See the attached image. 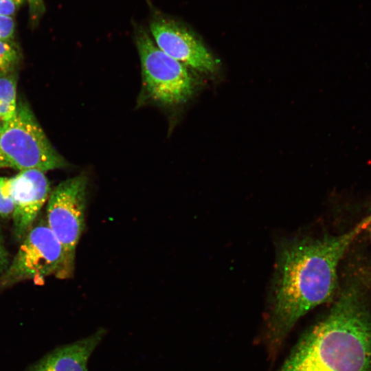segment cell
Instances as JSON below:
<instances>
[{
    "instance_id": "cell-12",
    "label": "cell",
    "mask_w": 371,
    "mask_h": 371,
    "mask_svg": "<svg viewBox=\"0 0 371 371\" xmlns=\"http://www.w3.org/2000/svg\"><path fill=\"white\" fill-rule=\"evenodd\" d=\"M14 205L12 177H0V216L3 218L12 216Z\"/></svg>"
},
{
    "instance_id": "cell-7",
    "label": "cell",
    "mask_w": 371,
    "mask_h": 371,
    "mask_svg": "<svg viewBox=\"0 0 371 371\" xmlns=\"http://www.w3.org/2000/svg\"><path fill=\"white\" fill-rule=\"evenodd\" d=\"M149 27L155 44L170 57L201 72L216 69L217 60L198 36L181 22L155 14Z\"/></svg>"
},
{
    "instance_id": "cell-18",
    "label": "cell",
    "mask_w": 371,
    "mask_h": 371,
    "mask_svg": "<svg viewBox=\"0 0 371 371\" xmlns=\"http://www.w3.org/2000/svg\"><path fill=\"white\" fill-rule=\"evenodd\" d=\"M1 125H0V130H1Z\"/></svg>"
},
{
    "instance_id": "cell-4",
    "label": "cell",
    "mask_w": 371,
    "mask_h": 371,
    "mask_svg": "<svg viewBox=\"0 0 371 371\" xmlns=\"http://www.w3.org/2000/svg\"><path fill=\"white\" fill-rule=\"evenodd\" d=\"M135 38L144 96L168 106L187 102L194 92V81L186 66L161 50L143 27L137 26Z\"/></svg>"
},
{
    "instance_id": "cell-10",
    "label": "cell",
    "mask_w": 371,
    "mask_h": 371,
    "mask_svg": "<svg viewBox=\"0 0 371 371\" xmlns=\"http://www.w3.org/2000/svg\"><path fill=\"white\" fill-rule=\"evenodd\" d=\"M16 109V77L12 73L0 76V120L3 122L10 120Z\"/></svg>"
},
{
    "instance_id": "cell-8",
    "label": "cell",
    "mask_w": 371,
    "mask_h": 371,
    "mask_svg": "<svg viewBox=\"0 0 371 371\" xmlns=\"http://www.w3.org/2000/svg\"><path fill=\"white\" fill-rule=\"evenodd\" d=\"M14 234L23 239L32 227L39 212L48 199L49 183L45 172L38 170L20 171L12 177Z\"/></svg>"
},
{
    "instance_id": "cell-15",
    "label": "cell",
    "mask_w": 371,
    "mask_h": 371,
    "mask_svg": "<svg viewBox=\"0 0 371 371\" xmlns=\"http://www.w3.org/2000/svg\"><path fill=\"white\" fill-rule=\"evenodd\" d=\"M20 5L14 0H0V15L13 17Z\"/></svg>"
},
{
    "instance_id": "cell-1",
    "label": "cell",
    "mask_w": 371,
    "mask_h": 371,
    "mask_svg": "<svg viewBox=\"0 0 371 371\" xmlns=\"http://www.w3.org/2000/svg\"><path fill=\"white\" fill-rule=\"evenodd\" d=\"M371 215L348 232L319 238H287L278 247L265 337L276 352L295 324L328 300L337 285V267Z\"/></svg>"
},
{
    "instance_id": "cell-9",
    "label": "cell",
    "mask_w": 371,
    "mask_h": 371,
    "mask_svg": "<svg viewBox=\"0 0 371 371\" xmlns=\"http://www.w3.org/2000/svg\"><path fill=\"white\" fill-rule=\"evenodd\" d=\"M105 333L104 328H99L85 338L58 348L27 371H87L89 359Z\"/></svg>"
},
{
    "instance_id": "cell-3",
    "label": "cell",
    "mask_w": 371,
    "mask_h": 371,
    "mask_svg": "<svg viewBox=\"0 0 371 371\" xmlns=\"http://www.w3.org/2000/svg\"><path fill=\"white\" fill-rule=\"evenodd\" d=\"M66 160L52 145L26 102L17 103L16 114L0 130V168L44 172L65 168Z\"/></svg>"
},
{
    "instance_id": "cell-5",
    "label": "cell",
    "mask_w": 371,
    "mask_h": 371,
    "mask_svg": "<svg viewBox=\"0 0 371 371\" xmlns=\"http://www.w3.org/2000/svg\"><path fill=\"white\" fill-rule=\"evenodd\" d=\"M52 275L71 276L61 243L47 223H42L32 227L24 236L0 283L8 286L27 280L39 282Z\"/></svg>"
},
{
    "instance_id": "cell-11",
    "label": "cell",
    "mask_w": 371,
    "mask_h": 371,
    "mask_svg": "<svg viewBox=\"0 0 371 371\" xmlns=\"http://www.w3.org/2000/svg\"><path fill=\"white\" fill-rule=\"evenodd\" d=\"M20 58L18 46L12 41H0V76L12 73Z\"/></svg>"
},
{
    "instance_id": "cell-14",
    "label": "cell",
    "mask_w": 371,
    "mask_h": 371,
    "mask_svg": "<svg viewBox=\"0 0 371 371\" xmlns=\"http://www.w3.org/2000/svg\"><path fill=\"white\" fill-rule=\"evenodd\" d=\"M29 5V18L32 26L38 24L45 11L43 0H27Z\"/></svg>"
},
{
    "instance_id": "cell-17",
    "label": "cell",
    "mask_w": 371,
    "mask_h": 371,
    "mask_svg": "<svg viewBox=\"0 0 371 371\" xmlns=\"http://www.w3.org/2000/svg\"><path fill=\"white\" fill-rule=\"evenodd\" d=\"M15 1L16 3H18L19 5H21L23 3L25 2V0H14Z\"/></svg>"
},
{
    "instance_id": "cell-13",
    "label": "cell",
    "mask_w": 371,
    "mask_h": 371,
    "mask_svg": "<svg viewBox=\"0 0 371 371\" xmlns=\"http://www.w3.org/2000/svg\"><path fill=\"white\" fill-rule=\"evenodd\" d=\"M14 31L15 23L13 17L0 15V41H12Z\"/></svg>"
},
{
    "instance_id": "cell-2",
    "label": "cell",
    "mask_w": 371,
    "mask_h": 371,
    "mask_svg": "<svg viewBox=\"0 0 371 371\" xmlns=\"http://www.w3.org/2000/svg\"><path fill=\"white\" fill-rule=\"evenodd\" d=\"M276 371H371V315L350 285Z\"/></svg>"
},
{
    "instance_id": "cell-16",
    "label": "cell",
    "mask_w": 371,
    "mask_h": 371,
    "mask_svg": "<svg viewBox=\"0 0 371 371\" xmlns=\"http://www.w3.org/2000/svg\"><path fill=\"white\" fill-rule=\"evenodd\" d=\"M9 264L8 254L0 232V274L2 275L5 272Z\"/></svg>"
},
{
    "instance_id": "cell-6",
    "label": "cell",
    "mask_w": 371,
    "mask_h": 371,
    "mask_svg": "<svg viewBox=\"0 0 371 371\" xmlns=\"http://www.w3.org/2000/svg\"><path fill=\"white\" fill-rule=\"evenodd\" d=\"M87 190L88 177L81 173L58 183L47 201L46 223L63 247L71 275L76 247L85 226Z\"/></svg>"
}]
</instances>
